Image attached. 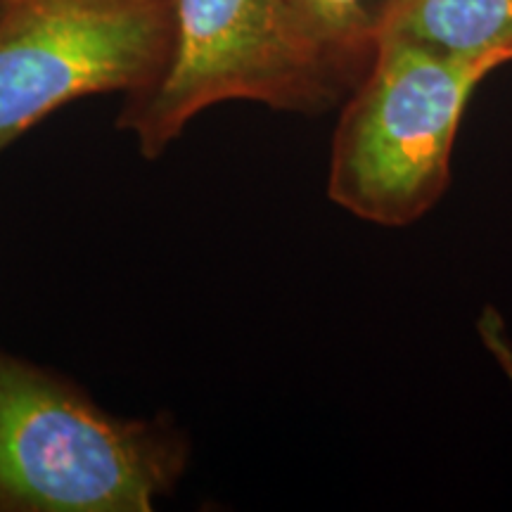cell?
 <instances>
[{"label": "cell", "instance_id": "cell-1", "mask_svg": "<svg viewBox=\"0 0 512 512\" xmlns=\"http://www.w3.org/2000/svg\"><path fill=\"white\" fill-rule=\"evenodd\" d=\"M188 453L164 415L117 418L64 377L0 351V512H150Z\"/></svg>", "mask_w": 512, "mask_h": 512}, {"label": "cell", "instance_id": "cell-2", "mask_svg": "<svg viewBox=\"0 0 512 512\" xmlns=\"http://www.w3.org/2000/svg\"><path fill=\"white\" fill-rule=\"evenodd\" d=\"M494 64L384 34L332 136L328 195L375 226H411L451 183L472 93Z\"/></svg>", "mask_w": 512, "mask_h": 512}, {"label": "cell", "instance_id": "cell-3", "mask_svg": "<svg viewBox=\"0 0 512 512\" xmlns=\"http://www.w3.org/2000/svg\"><path fill=\"white\" fill-rule=\"evenodd\" d=\"M171 43L157 79L126 95L117 126L140 155L169 150L197 114L230 100L323 112L342 98L297 34L285 0H169Z\"/></svg>", "mask_w": 512, "mask_h": 512}, {"label": "cell", "instance_id": "cell-4", "mask_svg": "<svg viewBox=\"0 0 512 512\" xmlns=\"http://www.w3.org/2000/svg\"><path fill=\"white\" fill-rule=\"evenodd\" d=\"M169 43V0H10L0 17V152L69 102L143 91Z\"/></svg>", "mask_w": 512, "mask_h": 512}, {"label": "cell", "instance_id": "cell-5", "mask_svg": "<svg viewBox=\"0 0 512 512\" xmlns=\"http://www.w3.org/2000/svg\"><path fill=\"white\" fill-rule=\"evenodd\" d=\"M313 60L344 95L363 79L399 0H285Z\"/></svg>", "mask_w": 512, "mask_h": 512}, {"label": "cell", "instance_id": "cell-6", "mask_svg": "<svg viewBox=\"0 0 512 512\" xmlns=\"http://www.w3.org/2000/svg\"><path fill=\"white\" fill-rule=\"evenodd\" d=\"M387 34L498 69L512 46V0H399Z\"/></svg>", "mask_w": 512, "mask_h": 512}, {"label": "cell", "instance_id": "cell-7", "mask_svg": "<svg viewBox=\"0 0 512 512\" xmlns=\"http://www.w3.org/2000/svg\"><path fill=\"white\" fill-rule=\"evenodd\" d=\"M477 332L482 344L491 356L496 358L498 368L503 370V375L512 382V337L505 328V320L496 309H484L482 316L477 320Z\"/></svg>", "mask_w": 512, "mask_h": 512}, {"label": "cell", "instance_id": "cell-8", "mask_svg": "<svg viewBox=\"0 0 512 512\" xmlns=\"http://www.w3.org/2000/svg\"><path fill=\"white\" fill-rule=\"evenodd\" d=\"M501 62H503V64H510V62H512V46H510L508 50H505L503 57H501Z\"/></svg>", "mask_w": 512, "mask_h": 512}, {"label": "cell", "instance_id": "cell-9", "mask_svg": "<svg viewBox=\"0 0 512 512\" xmlns=\"http://www.w3.org/2000/svg\"><path fill=\"white\" fill-rule=\"evenodd\" d=\"M8 5H10V0H0V17H3V12L8 10Z\"/></svg>", "mask_w": 512, "mask_h": 512}]
</instances>
